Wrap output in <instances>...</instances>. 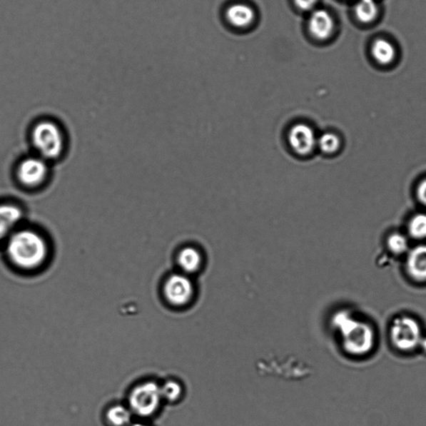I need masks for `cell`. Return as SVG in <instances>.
Wrapping results in <instances>:
<instances>
[{"mask_svg": "<svg viewBox=\"0 0 426 426\" xmlns=\"http://www.w3.org/2000/svg\"><path fill=\"white\" fill-rule=\"evenodd\" d=\"M372 54L380 64H388L393 61L395 50L393 45L387 40L378 39L373 44Z\"/></svg>", "mask_w": 426, "mask_h": 426, "instance_id": "15", "label": "cell"}, {"mask_svg": "<svg viewBox=\"0 0 426 426\" xmlns=\"http://www.w3.org/2000/svg\"><path fill=\"white\" fill-rule=\"evenodd\" d=\"M134 415L128 405L121 404L110 407L105 414L108 426H129L133 422Z\"/></svg>", "mask_w": 426, "mask_h": 426, "instance_id": "13", "label": "cell"}, {"mask_svg": "<svg viewBox=\"0 0 426 426\" xmlns=\"http://www.w3.org/2000/svg\"><path fill=\"white\" fill-rule=\"evenodd\" d=\"M163 295L167 302L173 307H185L193 298V283L186 274H173L165 280Z\"/></svg>", "mask_w": 426, "mask_h": 426, "instance_id": "7", "label": "cell"}, {"mask_svg": "<svg viewBox=\"0 0 426 426\" xmlns=\"http://www.w3.org/2000/svg\"><path fill=\"white\" fill-rule=\"evenodd\" d=\"M163 400L160 385L148 380L138 384L131 390L128 405L134 417L147 419L157 414Z\"/></svg>", "mask_w": 426, "mask_h": 426, "instance_id": "4", "label": "cell"}, {"mask_svg": "<svg viewBox=\"0 0 426 426\" xmlns=\"http://www.w3.org/2000/svg\"><path fill=\"white\" fill-rule=\"evenodd\" d=\"M4 250L9 262L15 268L33 272L46 264L51 248L41 230L22 225L10 235Z\"/></svg>", "mask_w": 426, "mask_h": 426, "instance_id": "1", "label": "cell"}, {"mask_svg": "<svg viewBox=\"0 0 426 426\" xmlns=\"http://www.w3.org/2000/svg\"><path fill=\"white\" fill-rule=\"evenodd\" d=\"M177 262L184 274L196 273L202 268L203 255L196 248L185 247L179 250Z\"/></svg>", "mask_w": 426, "mask_h": 426, "instance_id": "12", "label": "cell"}, {"mask_svg": "<svg viewBox=\"0 0 426 426\" xmlns=\"http://www.w3.org/2000/svg\"><path fill=\"white\" fill-rule=\"evenodd\" d=\"M355 14L360 21L372 22L377 16V4L375 0H360L355 7Z\"/></svg>", "mask_w": 426, "mask_h": 426, "instance_id": "19", "label": "cell"}, {"mask_svg": "<svg viewBox=\"0 0 426 426\" xmlns=\"http://www.w3.org/2000/svg\"><path fill=\"white\" fill-rule=\"evenodd\" d=\"M161 387V393L163 400L168 402H176L182 397L183 392L182 385L177 380H170Z\"/></svg>", "mask_w": 426, "mask_h": 426, "instance_id": "20", "label": "cell"}, {"mask_svg": "<svg viewBox=\"0 0 426 426\" xmlns=\"http://www.w3.org/2000/svg\"><path fill=\"white\" fill-rule=\"evenodd\" d=\"M419 349L422 350V352L426 354V335H425L422 342H420Z\"/></svg>", "mask_w": 426, "mask_h": 426, "instance_id": "23", "label": "cell"}, {"mask_svg": "<svg viewBox=\"0 0 426 426\" xmlns=\"http://www.w3.org/2000/svg\"><path fill=\"white\" fill-rule=\"evenodd\" d=\"M288 143L299 156H308L317 148L318 136L310 125L299 123L293 125L288 135Z\"/></svg>", "mask_w": 426, "mask_h": 426, "instance_id": "8", "label": "cell"}, {"mask_svg": "<svg viewBox=\"0 0 426 426\" xmlns=\"http://www.w3.org/2000/svg\"><path fill=\"white\" fill-rule=\"evenodd\" d=\"M387 247L390 253L398 257L407 255L410 249L407 235L400 233L390 235L387 239Z\"/></svg>", "mask_w": 426, "mask_h": 426, "instance_id": "18", "label": "cell"}, {"mask_svg": "<svg viewBox=\"0 0 426 426\" xmlns=\"http://www.w3.org/2000/svg\"><path fill=\"white\" fill-rule=\"evenodd\" d=\"M410 238L417 240H426V213L415 214L408 223Z\"/></svg>", "mask_w": 426, "mask_h": 426, "instance_id": "17", "label": "cell"}, {"mask_svg": "<svg viewBox=\"0 0 426 426\" xmlns=\"http://www.w3.org/2000/svg\"><path fill=\"white\" fill-rule=\"evenodd\" d=\"M14 175L19 186L23 188H41L49 179L50 163L36 154L29 155L19 160Z\"/></svg>", "mask_w": 426, "mask_h": 426, "instance_id": "6", "label": "cell"}, {"mask_svg": "<svg viewBox=\"0 0 426 426\" xmlns=\"http://www.w3.org/2000/svg\"><path fill=\"white\" fill-rule=\"evenodd\" d=\"M405 258V272L414 282L426 283V244L410 248Z\"/></svg>", "mask_w": 426, "mask_h": 426, "instance_id": "10", "label": "cell"}, {"mask_svg": "<svg viewBox=\"0 0 426 426\" xmlns=\"http://www.w3.org/2000/svg\"><path fill=\"white\" fill-rule=\"evenodd\" d=\"M29 139L35 154L49 163L58 161L66 152V134L61 125L53 119L42 118L34 123Z\"/></svg>", "mask_w": 426, "mask_h": 426, "instance_id": "3", "label": "cell"}, {"mask_svg": "<svg viewBox=\"0 0 426 426\" xmlns=\"http://www.w3.org/2000/svg\"><path fill=\"white\" fill-rule=\"evenodd\" d=\"M229 22L235 27L244 28L253 21L255 14L252 8L243 4H235L227 10Z\"/></svg>", "mask_w": 426, "mask_h": 426, "instance_id": "14", "label": "cell"}, {"mask_svg": "<svg viewBox=\"0 0 426 426\" xmlns=\"http://www.w3.org/2000/svg\"><path fill=\"white\" fill-rule=\"evenodd\" d=\"M417 195L419 202L426 208V178L418 184Z\"/></svg>", "mask_w": 426, "mask_h": 426, "instance_id": "21", "label": "cell"}, {"mask_svg": "<svg viewBox=\"0 0 426 426\" xmlns=\"http://www.w3.org/2000/svg\"><path fill=\"white\" fill-rule=\"evenodd\" d=\"M423 337L420 324L410 315H399L390 324V342L400 352L410 353L419 349Z\"/></svg>", "mask_w": 426, "mask_h": 426, "instance_id": "5", "label": "cell"}, {"mask_svg": "<svg viewBox=\"0 0 426 426\" xmlns=\"http://www.w3.org/2000/svg\"><path fill=\"white\" fill-rule=\"evenodd\" d=\"M310 32L320 40L328 39L334 29V21L330 14L323 9L315 10L309 20Z\"/></svg>", "mask_w": 426, "mask_h": 426, "instance_id": "11", "label": "cell"}, {"mask_svg": "<svg viewBox=\"0 0 426 426\" xmlns=\"http://www.w3.org/2000/svg\"><path fill=\"white\" fill-rule=\"evenodd\" d=\"M342 141L338 134L325 133L318 137L317 148L325 155H334L339 152Z\"/></svg>", "mask_w": 426, "mask_h": 426, "instance_id": "16", "label": "cell"}, {"mask_svg": "<svg viewBox=\"0 0 426 426\" xmlns=\"http://www.w3.org/2000/svg\"><path fill=\"white\" fill-rule=\"evenodd\" d=\"M333 325L340 335L345 352L353 357H365L375 344V332L367 322L355 317L348 310L334 315Z\"/></svg>", "mask_w": 426, "mask_h": 426, "instance_id": "2", "label": "cell"}, {"mask_svg": "<svg viewBox=\"0 0 426 426\" xmlns=\"http://www.w3.org/2000/svg\"><path fill=\"white\" fill-rule=\"evenodd\" d=\"M295 5L304 11H310L315 6L318 0H294Z\"/></svg>", "mask_w": 426, "mask_h": 426, "instance_id": "22", "label": "cell"}, {"mask_svg": "<svg viewBox=\"0 0 426 426\" xmlns=\"http://www.w3.org/2000/svg\"><path fill=\"white\" fill-rule=\"evenodd\" d=\"M24 208L11 201L0 202V245H4L15 230L23 225Z\"/></svg>", "mask_w": 426, "mask_h": 426, "instance_id": "9", "label": "cell"}, {"mask_svg": "<svg viewBox=\"0 0 426 426\" xmlns=\"http://www.w3.org/2000/svg\"><path fill=\"white\" fill-rule=\"evenodd\" d=\"M129 426H151V425H149L148 424L143 422H133Z\"/></svg>", "mask_w": 426, "mask_h": 426, "instance_id": "24", "label": "cell"}]
</instances>
